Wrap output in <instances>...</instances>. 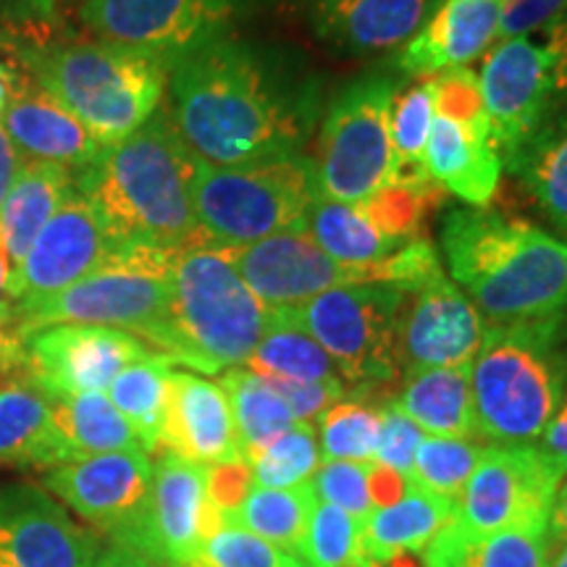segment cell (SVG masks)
<instances>
[{"label":"cell","instance_id":"cell-1","mask_svg":"<svg viewBox=\"0 0 567 567\" xmlns=\"http://www.w3.org/2000/svg\"><path fill=\"white\" fill-rule=\"evenodd\" d=\"M176 134L197 161L247 166L297 155L321 118V84L276 51L224 38L168 66Z\"/></svg>","mask_w":567,"mask_h":567},{"label":"cell","instance_id":"cell-2","mask_svg":"<svg viewBox=\"0 0 567 567\" xmlns=\"http://www.w3.org/2000/svg\"><path fill=\"white\" fill-rule=\"evenodd\" d=\"M195 166L193 151L158 109L130 137L105 145L74 182L118 252L176 255L210 247L193 205Z\"/></svg>","mask_w":567,"mask_h":567},{"label":"cell","instance_id":"cell-3","mask_svg":"<svg viewBox=\"0 0 567 567\" xmlns=\"http://www.w3.org/2000/svg\"><path fill=\"white\" fill-rule=\"evenodd\" d=\"M452 279L494 321L563 316L567 308V243L538 226L494 210H452L442 226Z\"/></svg>","mask_w":567,"mask_h":567},{"label":"cell","instance_id":"cell-4","mask_svg":"<svg viewBox=\"0 0 567 567\" xmlns=\"http://www.w3.org/2000/svg\"><path fill=\"white\" fill-rule=\"evenodd\" d=\"M271 310L250 292L224 247L174 255L168 308L155 350L195 373L247 363L264 339Z\"/></svg>","mask_w":567,"mask_h":567},{"label":"cell","instance_id":"cell-5","mask_svg":"<svg viewBox=\"0 0 567 567\" xmlns=\"http://www.w3.org/2000/svg\"><path fill=\"white\" fill-rule=\"evenodd\" d=\"M563 316L496 321L471 365L476 436L496 444L542 439L567 384Z\"/></svg>","mask_w":567,"mask_h":567},{"label":"cell","instance_id":"cell-6","mask_svg":"<svg viewBox=\"0 0 567 567\" xmlns=\"http://www.w3.org/2000/svg\"><path fill=\"white\" fill-rule=\"evenodd\" d=\"M32 82L101 145L130 137L161 109L168 63L116 42H63L24 51Z\"/></svg>","mask_w":567,"mask_h":567},{"label":"cell","instance_id":"cell-7","mask_svg":"<svg viewBox=\"0 0 567 567\" xmlns=\"http://www.w3.org/2000/svg\"><path fill=\"white\" fill-rule=\"evenodd\" d=\"M318 197L316 163L302 153L247 166H195L193 205L210 247L231 250L302 229Z\"/></svg>","mask_w":567,"mask_h":567},{"label":"cell","instance_id":"cell-8","mask_svg":"<svg viewBox=\"0 0 567 567\" xmlns=\"http://www.w3.org/2000/svg\"><path fill=\"white\" fill-rule=\"evenodd\" d=\"M174 255L122 252L111 264L51 297L13 308L19 339L55 323L109 326L158 342L168 308Z\"/></svg>","mask_w":567,"mask_h":567},{"label":"cell","instance_id":"cell-9","mask_svg":"<svg viewBox=\"0 0 567 567\" xmlns=\"http://www.w3.org/2000/svg\"><path fill=\"white\" fill-rule=\"evenodd\" d=\"M400 82L365 74L329 103L318 140V187L326 200L363 203L392 182V105Z\"/></svg>","mask_w":567,"mask_h":567},{"label":"cell","instance_id":"cell-10","mask_svg":"<svg viewBox=\"0 0 567 567\" xmlns=\"http://www.w3.org/2000/svg\"><path fill=\"white\" fill-rule=\"evenodd\" d=\"M402 302L405 292L389 284H354L271 313L313 337L342 379L386 384L400 375L396 321Z\"/></svg>","mask_w":567,"mask_h":567},{"label":"cell","instance_id":"cell-11","mask_svg":"<svg viewBox=\"0 0 567 567\" xmlns=\"http://www.w3.org/2000/svg\"><path fill=\"white\" fill-rule=\"evenodd\" d=\"M226 250V247H224ZM231 266L268 310L295 308L334 287L396 284L394 252L373 266H344L329 258L308 226L226 250Z\"/></svg>","mask_w":567,"mask_h":567},{"label":"cell","instance_id":"cell-12","mask_svg":"<svg viewBox=\"0 0 567 567\" xmlns=\"http://www.w3.org/2000/svg\"><path fill=\"white\" fill-rule=\"evenodd\" d=\"M563 478L536 444L486 446L460 496L457 517L476 534L547 528Z\"/></svg>","mask_w":567,"mask_h":567},{"label":"cell","instance_id":"cell-13","mask_svg":"<svg viewBox=\"0 0 567 567\" xmlns=\"http://www.w3.org/2000/svg\"><path fill=\"white\" fill-rule=\"evenodd\" d=\"M234 0H82L80 19L97 40L158 55L172 66L229 38Z\"/></svg>","mask_w":567,"mask_h":567},{"label":"cell","instance_id":"cell-14","mask_svg":"<svg viewBox=\"0 0 567 567\" xmlns=\"http://www.w3.org/2000/svg\"><path fill=\"white\" fill-rule=\"evenodd\" d=\"M21 375L48 400L105 392L126 365L155 354L130 331L109 326L55 323L21 339Z\"/></svg>","mask_w":567,"mask_h":567},{"label":"cell","instance_id":"cell-15","mask_svg":"<svg viewBox=\"0 0 567 567\" xmlns=\"http://www.w3.org/2000/svg\"><path fill=\"white\" fill-rule=\"evenodd\" d=\"M221 523L208 499V467L161 452L153 463V486L137 528L122 547L155 567H189L203 542Z\"/></svg>","mask_w":567,"mask_h":567},{"label":"cell","instance_id":"cell-16","mask_svg":"<svg viewBox=\"0 0 567 567\" xmlns=\"http://www.w3.org/2000/svg\"><path fill=\"white\" fill-rule=\"evenodd\" d=\"M153 486V460L145 450L109 452L63 463L42 476V488L84 523L124 544L137 528Z\"/></svg>","mask_w":567,"mask_h":567},{"label":"cell","instance_id":"cell-17","mask_svg":"<svg viewBox=\"0 0 567 567\" xmlns=\"http://www.w3.org/2000/svg\"><path fill=\"white\" fill-rule=\"evenodd\" d=\"M492 140L509 161L557 109L555 71L544 42L530 38L499 40L478 74Z\"/></svg>","mask_w":567,"mask_h":567},{"label":"cell","instance_id":"cell-18","mask_svg":"<svg viewBox=\"0 0 567 567\" xmlns=\"http://www.w3.org/2000/svg\"><path fill=\"white\" fill-rule=\"evenodd\" d=\"M118 255L122 252L113 245L101 213L76 189L11 271L9 300L17 308L21 302L51 297Z\"/></svg>","mask_w":567,"mask_h":567},{"label":"cell","instance_id":"cell-19","mask_svg":"<svg viewBox=\"0 0 567 567\" xmlns=\"http://www.w3.org/2000/svg\"><path fill=\"white\" fill-rule=\"evenodd\" d=\"M396 321V354L408 373L473 365L484 344L486 321L455 281L442 274L405 292Z\"/></svg>","mask_w":567,"mask_h":567},{"label":"cell","instance_id":"cell-20","mask_svg":"<svg viewBox=\"0 0 567 567\" xmlns=\"http://www.w3.org/2000/svg\"><path fill=\"white\" fill-rule=\"evenodd\" d=\"M101 538L38 484H0V567H92Z\"/></svg>","mask_w":567,"mask_h":567},{"label":"cell","instance_id":"cell-21","mask_svg":"<svg viewBox=\"0 0 567 567\" xmlns=\"http://www.w3.org/2000/svg\"><path fill=\"white\" fill-rule=\"evenodd\" d=\"M158 452L205 467L245 460L221 384L193 371L172 373Z\"/></svg>","mask_w":567,"mask_h":567},{"label":"cell","instance_id":"cell-22","mask_svg":"<svg viewBox=\"0 0 567 567\" xmlns=\"http://www.w3.org/2000/svg\"><path fill=\"white\" fill-rule=\"evenodd\" d=\"M442 0H316L310 24L337 51L368 55L405 45Z\"/></svg>","mask_w":567,"mask_h":567},{"label":"cell","instance_id":"cell-23","mask_svg":"<svg viewBox=\"0 0 567 567\" xmlns=\"http://www.w3.org/2000/svg\"><path fill=\"white\" fill-rule=\"evenodd\" d=\"M499 9L502 0H442L396 63L413 76L465 69L496 40Z\"/></svg>","mask_w":567,"mask_h":567},{"label":"cell","instance_id":"cell-24","mask_svg":"<svg viewBox=\"0 0 567 567\" xmlns=\"http://www.w3.org/2000/svg\"><path fill=\"white\" fill-rule=\"evenodd\" d=\"M0 126L27 158L55 163L71 174L84 172L105 147L38 84L11 97Z\"/></svg>","mask_w":567,"mask_h":567},{"label":"cell","instance_id":"cell-25","mask_svg":"<svg viewBox=\"0 0 567 567\" xmlns=\"http://www.w3.org/2000/svg\"><path fill=\"white\" fill-rule=\"evenodd\" d=\"M425 172L473 208H484L499 187L502 155L492 132L436 116L425 145Z\"/></svg>","mask_w":567,"mask_h":567},{"label":"cell","instance_id":"cell-26","mask_svg":"<svg viewBox=\"0 0 567 567\" xmlns=\"http://www.w3.org/2000/svg\"><path fill=\"white\" fill-rule=\"evenodd\" d=\"M76 193L74 174L55 163L24 161L0 205V247L17 268L38 234Z\"/></svg>","mask_w":567,"mask_h":567},{"label":"cell","instance_id":"cell-27","mask_svg":"<svg viewBox=\"0 0 567 567\" xmlns=\"http://www.w3.org/2000/svg\"><path fill=\"white\" fill-rule=\"evenodd\" d=\"M69 463L53 425V402L24 375L0 381V465L59 467Z\"/></svg>","mask_w":567,"mask_h":567},{"label":"cell","instance_id":"cell-28","mask_svg":"<svg viewBox=\"0 0 567 567\" xmlns=\"http://www.w3.org/2000/svg\"><path fill=\"white\" fill-rule=\"evenodd\" d=\"M551 547L549 526L476 534L455 517L423 549V567H549Z\"/></svg>","mask_w":567,"mask_h":567},{"label":"cell","instance_id":"cell-29","mask_svg":"<svg viewBox=\"0 0 567 567\" xmlns=\"http://www.w3.org/2000/svg\"><path fill=\"white\" fill-rule=\"evenodd\" d=\"M457 517V505L410 484L408 494L389 507H375L363 520L368 567H379L402 555H417L439 530Z\"/></svg>","mask_w":567,"mask_h":567},{"label":"cell","instance_id":"cell-30","mask_svg":"<svg viewBox=\"0 0 567 567\" xmlns=\"http://www.w3.org/2000/svg\"><path fill=\"white\" fill-rule=\"evenodd\" d=\"M536 210L567 243V105H559L538 126L534 137L507 161Z\"/></svg>","mask_w":567,"mask_h":567},{"label":"cell","instance_id":"cell-31","mask_svg":"<svg viewBox=\"0 0 567 567\" xmlns=\"http://www.w3.org/2000/svg\"><path fill=\"white\" fill-rule=\"evenodd\" d=\"M394 405L431 436H476L471 365L408 373Z\"/></svg>","mask_w":567,"mask_h":567},{"label":"cell","instance_id":"cell-32","mask_svg":"<svg viewBox=\"0 0 567 567\" xmlns=\"http://www.w3.org/2000/svg\"><path fill=\"white\" fill-rule=\"evenodd\" d=\"M53 402V425L69 463L109 452L145 450L126 417L113 408L109 394L90 392Z\"/></svg>","mask_w":567,"mask_h":567},{"label":"cell","instance_id":"cell-33","mask_svg":"<svg viewBox=\"0 0 567 567\" xmlns=\"http://www.w3.org/2000/svg\"><path fill=\"white\" fill-rule=\"evenodd\" d=\"M218 384L229 400L239 452L247 463L297 423L292 410L287 408V402L281 400L271 381L247 371L245 365L224 371Z\"/></svg>","mask_w":567,"mask_h":567},{"label":"cell","instance_id":"cell-34","mask_svg":"<svg viewBox=\"0 0 567 567\" xmlns=\"http://www.w3.org/2000/svg\"><path fill=\"white\" fill-rule=\"evenodd\" d=\"M174 365L172 358L155 352L151 358L126 365L109 386V400L140 436L147 455L161 450Z\"/></svg>","mask_w":567,"mask_h":567},{"label":"cell","instance_id":"cell-35","mask_svg":"<svg viewBox=\"0 0 567 567\" xmlns=\"http://www.w3.org/2000/svg\"><path fill=\"white\" fill-rule=\"evenodd\" d=\"M316 505L318 496L310 481L292 488L252 486L237 513L226 517V520L237 523V526L250 530V534L266 538L268 544H274L284 555L300 557L310 515H313Z\"/></svg>","mask_w":567,"mask_h":567},{"label":"cell","instance_id":"cell-36","mask_svg":"<svg viewBox=\"0 0 567 567\" xmlns=\"http://www.w3.org/2000/svg\"><path fill=\"white\" fill-rule=\"evenodd\" d=\"M308 231L318 247L344 266H373L400 250L368 221L360 205L318 197L308 216Z\"/></svg>","mask_w":567,"mask_h":567},{"label":"cell","instance_id":"cell-37","mask_svg":"<svg viewBox=\"0 0 567 567\" xmlns=\"http://www.w3.org/2000/svg\"><path fill=\"white\" fill-rule=\"evenodd\" d=\"M245 368L264 379L287 381H326L339 375L331 358L313 337L274 313L264 339L247 358Z\"/></svg>","mask_w":567,"mask_h":567},{"label":"cell","instance_id":"cell-38","mask_svg":"<svg viewBox=\"0 0 567 567\" xmlns=\"http://www.w3.org/2000/svg\"><path fill=\"white\" fill-rule=\"evenodd\" d=\"M434 118L436 111L429 76L410 87H400L392 105L394 174L389 184H413V187L434 184L425 172V145H429Z\"/></svg>","mask_w":567,"mask_h":567},{"label":"cell","instance_id":"cell-39","mask_svg":"<svg viewBox=\"0 0 567 567\" xmlns=\"http://www.w3.org/2000/svg\"><path fill=\"white\" fill-rule=\"evenodd\" d=\"M486 446L460 436H423L415 450L410 484L457 505Z\"/></svg>","mask_w":567,"mask_h":567},{"label":"cell","instance_id":"cell-40","mask_svg":"<svg viewBox=\"0 0 567 567\" xmlns=\"http://www.w3.org/2000/svg\"><path fill=\"white\" fill-rule=\"evenodd\" d=\"M252 484L260 488H292L308 484L321 467V446L313 423L297 421L250 460Z\"/></svg>","mask_w":567,"mask_h":567},{"label":"cell","instance_id":"cell-41","mask_svg":"<svg viewBox=\"0 0 567 567\" xmlns=\"http://www.w3.org/2000/svg\"><path fill=\"white\" fill-rule=\"evenodd\" d=\"M323 463H373L381 434V408L358 400H342L329 408L318 423Z\"/></svg>","mask_w":567,"mask_h":567},{"label":"cell","instance_id":"cell-42","mask_svg":"<svg viewBox=\"0 0 567 567\" xmlns=\"http://www.w3.org/2000/svg\"><path fill=\"white\" fill-rule=\"evenodd\" d=\"M300 559L310 567H368L363 520L334 505L318 502L310 515Z\"/></svg>","mask_w":567,"mask_h":567},{"label":"cell","instance_id":"cell-43","mask_svg":"<svg viewBox=\"0 0 567 567\" xmlns=\"http://www.w3.org/2000/svg\"><path fill=\"white\" fill-rule=\"evenodd\" d=\"M436 184L425 187H413V184H386L379 193H373L368 200L358 203L360 210L365 213L368 221L379 229L394 247H405L417 239L425 208L436 200Z\"/></svg>","mask_w":567,"mask_h":567},{"label":"cell","instance_id":"cell-44","mask_svg":"<svg viewBox=\"0 0 567 567\" xmlns=\"http://www.w3.org/2000/svg\"><path fill=\"white\" fill-rule=\"evenodd\" d=\"M289 555L231 520H221L205 538L189 567H284Z\"/></svg>","mask_w":567,"mask_h":567},{"label":"cell","instance_id":"cell-45","mask_svg":"<svg viewBox=\"0 0 567 567\" xmlns=\"http://www.w3.org/2000/svg\"><path fill=\"white\" fill-rule=\"evenodd\" d=\"M431 95H434L436 116L450 118V122L476 126V130H488L484 95H481V82L473 71L452 69L442 74L429 76Z\"/></svg>","mask_w":567,"mask_h":567},{"label":"cell","instance_id":"cell-46","mask_svg":"<svg viewBox=\"0 0 567 567\" xmlns=\"http://www.w3.org/2000/svg\"><path fill=\"white\" fill-rule=\"evenodd\" d=\"M310 484L318 499L344 509L358 520H365L373 513L371 494H368V463H344V460L323 463Z\"/></svg>","mask_w":567,"mask_h":567},{"label":"cell","instance_id":"cell-47","mask_svg":"<svg viewBox=\"0 0 567 567\" xmlns=\"http://www.w3.org/2000/svg\"><path fill=\"white\" fill-rule=\"evenodd\" d=\"M423 431L402 413L394 402H389L386 408H381V434L379 446H375L373 463H381L392 471L402 473L410 481L413 473V460L415 450L421 444Z\"/></svg>","mask_w":567,"mask_h":567},{"label":"cell","instance_id":"cell-48","mask_svg":"<svg viewBox=\"0 0 567 567\" xmlns=\"http://www.w3.org/2000/svg\"><path fill=\"white\" fill-rule=\"evenodd\" d=\"M274 384L276 392L281 394V400L287 402V408L292 410L295 421L310 423L313 417L323 415L326 410L334 408L337 402L344 400L347 389L344 381L339 379H326V381H287V379H268Z\"/></svg>","mask_w":567,"mask_h":567},{"label":"cell","instance_id":"cell-49","mask_svg":"<svg viewBox=\"0 0 567 567\" xmlns=\"http://www.w3.org/2000/svg\"><path fill=\"white\" fill-rule=\"evenodd\" d=\"M567 17V0H502L496 38H528Z\"/></svg>","mask_w":567,"mask_h":567},{"label":"cell","instance_id":"cell-50","mask_svg":"<svg viewBox=\"0 0 567 567\" xmlns=\"http://www.w3.org/2000/svg\"><path fill=\"white\" fill-rule=\"evenodd\" d=\"M252 486V467L247 460H231V463L208 467V499L221 515V520L237 513Z\"/></svg>","mask_w":567,"mask_h":567},{"label":"cell","instance_id":"cell-51","mask_svg":"<svg viewBox=\"0 0 567 567\" xmlns=\"http://www.w3.org/2000/svg\"><path fill=\"white\" fill-rule=\"evenodd\" d=\"M410 481L402 473L381 463H368V494H371L373 509L389 507L408 494Z\"/></svg>","mask_w":567,"mask_h":567},{"label":"cell","instance_id":"cell-52","mask_svg":"<svg viewBox=\"0 0 567 567\" xmlns=\"http://www.w3.org/2000/svg\"><path fill=\"white\" fill-rule=\"evenodd\" d=\"M542 450V455L557 467L563 476H567V389L559 400L557 413L551 415L547 429H544L542 442L536 444Z\"/></svg>","mask_w":567,"mask_h":567},{"label":"cell","instance_id":"cell-53","mask_svg":"<svg viewBox=\"0 0 567 567\" xmlns=\"http://www.w3.org/2000/svg\"><path fill=\"white\" fill-rule=\"evenodd\" d=\"M27 45H21L17 34L0 30V74L11 76V80L19 82H32L30 69H27L24 61Z\"/></svg>","mask_w":567,"mask_h":567},{"label":"cell","instance_id":"cell-54","mask_svg":"<svg viewBox=\"0 0 567 567\" xmlns=\"http://www.w3.org/2000/svg\"><path fill=\"white\" fill-rule=\"evenodd\" d=\"M21 163L24 161L19 158V151L13 147L9 134L3 132V126H0V205H3L13 179H17V172H19Z\"/></svg>","mask_w":567,"mask_h":567},{"label":"cell","instance_id":"cell-55","mask_svg":"<svg viewBox=\"0 0 567 567\" xmlns=\"http://www.w3.org/2000/svg\"><path fill=\"white\" fill-rule=\"evenodd\" d=\"M92 567H155V565L147 557H142L140 551L109 542V547H101V551H97L95 565Z\"/></svg>","mask_w":567,"mask_h":567},{"label":"cell","instance_id":"cell-56","mask_svg":"<svg viewBox=\"0 0 567 567\" xmlns=\"http://www.w3.org/2000/svg\"><path fill=\"white\" fill-rule=\"evenodd\" d=\"M549 536H551V544H567V481L565 484H559L555 505H551Z\"/></svg>","mask_w":567,"mask_h":567},{"label":"cell","instance_id":"cell-57","mask_svg":"<svg viewBox=\"0 0 567 567\" xmlns=\"http://www.w3.org/2000/svg\"><path fill=\"white\" fill-rule=\"evenodd\" d=\"M11 260L0 247V321L9 323L13 329V305L9 300V279H11Z\"/></svg>","mask_w":567,"mask_h":567},{"label":"cell","instance_id":"cell-58","mask_svg":"<svg viewBox=\"0 0 567 567\" xmlns=\"http://www.w3.org/2000/svg\"><path fill=\"white\" fill-rule=\"evenodd\" d=\"M0 352H6L9 358L19 360V363L24 365V344H21L17 331H13L11 326L3 323V321H0Z\"/></svg>","mask_w":567,"mask_h":567},{"label":"cell","instance_id":"cell-59","mask_svg":"<svg viewBox=\"0 0 567 567\" xmlns=\"http://www.w3.org/2000/svg\"><path fill=\"white\" fill-rule=\"evenodd\" d=\"M34 82H19V80H11V76L0 74V116H3L6 105L11 103V97L21 95V92H27L32 87Z\"/></svg>","mask_w":567,"mask_h":567},{"label":"cell","instance_id":"cell-60","mask_svg":"<svg viewBox=\"0 0 567 567\" xmlns=\"http://www.w3.org/2000/svg\"><path fill=\"white\" fill-rule=\"evenodd\" d=\"M549 567H567V544H555L551 547Z\"/></svg>","mask_w":567,"mask_h":567},{"label":"cell","instance_id":"cell-61","mask_svg":"<svg viewBox=\"0 0 567 567\" xmlns=\"http://www.w3.org/2000/svg\"><path fill=\"white\" fill-rule=\"evenodd\" d=\"M9 371H21V363L19 360L9 358L6 352H0V373H9Z\"/></svg>","mask_w":567,"mask_h":567},{"label":"cell","instance_id":"cell-62","mask_svg":"<svg viewBox=\"0 0 567 567\" xmlns=\"http://www.w3.org/2000/svg\"><path fill=\"white\" fill-rule=\"evenodd\" d=\"M284 567H310V565L305 563V559H300V557H292V555H289V557H287V563H284Z\"/></svg>","mask_w":567,"mask_h":567},{"label":"cell","instance_id":"cell-63","mask_svg":"<svg viewBox=\"0 0 567 567\" xmlns=\"http://www.w3.org/2000/svg\"><path fill=\"white\" fill-rule=\"evenodd\" d=\"M80 3H82V0H80Z\"/></svg>","mask_w":567,"mask_h":567}]
</instances>
